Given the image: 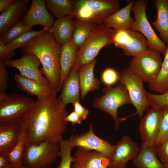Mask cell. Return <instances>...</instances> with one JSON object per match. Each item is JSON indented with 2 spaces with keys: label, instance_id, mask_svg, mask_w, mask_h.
I'll list each match as a JSON object with an SVG mask.
<instances>
[{
  "label": "cell",
  "instance_id": "6da1fadb",
  "mask_svg": "<svg viewBox=\"0 0 168 168\" xmlns=\"http://www.w3.org/2000/svg\"><path fill=\"white\" fill-rule=\"evenodd\" d=\"M57 94L37 98L20 121L25 126L26 144L45 142L58 144L63 138L68 123L65 118L68 114Z\"/></svg>",
  "mask_w": 168,
  "mask_h": 168
},
{
  "label": "cell",
  "instance_id": "7a4b0ae2",
  "mask_svg": "<svg viewBox=\"0 0 168 168\" xmlns=\"http://www.w3.org/2000/svg\"><path fill=\"white\" fill-rule=\"evenodd\" d=\"M44 30L21 48L20 52L35 56L42 66L41 72L49 81L52 88L60 91V56L61 46L55 40L49 29Z\"/></svg>",
  "mask_w": 168,
  "mask_h": 168
},
{
  "label": "cell",
  "instance_id": "3957f363",
  "mask_svg": "<svg viewBox=\"0 0 168 168\" xmlns=\"http://www.w3.org/2000/svg\"><path fill=\"white\" fill-rule=\"evenodd\" d=\"M114 33V30L102 23L96 26L78 49L73 68L79 71L82 66L95 59L102 49L113 44Z\"/></svg>",
  "mask_w": 168,
  "mask_h": 168
},
{
  "label": "cell",
  "instance_id": "277c9868",
  "mask_svg": "<svg viewBox=\"0 0 168 168\" xmlns=\"http://www.w3.org/2000/svg\"><path fill=\"white\" fill-rule=\"evenodd\" d=\"M74 10L69 16L73 19L92 21L98 24L119 9L118 0H71Z\"/></svg>",
  "mask_w": 168,
  "mask_h": 168
},
{
  "label": "cell",
  "instance_id": "5b68a950",
  "mask_svg": "<svg viewBox=\"0 0 168 168\" xmlns=\"http://www.w3.org/2000/svg\"><path fill=\"white\" fill-rule=\"evenodd\" d=\"M102 91V95L94 99L93 106L112 116L114 121L115 128L118 130L119 123L124 119L118 117V109L125 105L132 104L128 92L125 86L120 82L114 87L105 86Z\"/></svg>",
  "mask_w": 168,
  "mask_h": 168
},
{
  "label": "cell",
  "instance_id": "8992f818",
  "mask_svg": "<svg viewBox=\"0 0 168 168\" xmlns=\"http://www.w3.org/2000/svg\"><path fill=\"white\" fill-rule=\"evenodd\" d=\"M60 156L58 144L45 142L36 145L26 144L22 165L29 168H50Z\"/></svg>",
  "mask_w": 168,
  "mask_h": 168
},
{
  "label": "cell",
  "instance_id": "52a82bcc",
  "mask_svg": "<svg viewBox=\"0 0 168 168\" xmlns=\"http://www.w3.org/2000/svg\"><path fill=\"white\" fill-rule=\"evenodd\" d=\"M148 3L147 0L134 1L132 9L134 20L129 29L142 34L146 39L148 47L155 49L164 55L167 45L156 35L148 20L146 9Z\"/></svg>",
  "mask_w": 168,
  "mask_h": 168
},
{
  "label": "cell",
  "instance_id": "ba28073f",
  "mask_svg": "<svg viewBox=\"0 0 168 168\" xmlns=\"http://www.w3.org/2000/svg\"><path fill=\"white\" fill-rule=\"evenodd\" d=\"M161 54L157 50L147 47L133 57L128 68L144 82L149 84L156 78L161 69L163 61Z\"/></svg>",
  "mask_w": 168,
  "mask_h": 168
},
{
  "label": "cell",
  "instance_id": "9c48e42d",
  "mask_svg": "<svg viewBox=\"0 0 168 168\" xmlns=\"http://www.w3.org/2000/svg\"><path fill=\"white\" fill-rule=\"evenodd\" d=\"M35 102L21 95L0 91V122H19Z\"/></svg>",
  "mask_w": 168,
  "mask_h": 168
},
{
  "label": "cell",
  "instance_id": "30bf717a",
  "mask_svg": "<svg viewBox=\"0 0 168 168\" xmlns=\"http://www.w3.org/2000/svg\"><path fill=\"white\" fill-rule=\"evenodd\" d=\"M119 82L123 84L128 92L131 102L136 109L140 119L151 106L147 99L143 81L133 73L128 67L123 69L119 73Z\"/></svg>",
  "mask_w": 168,
  "mask_h": 168
},
{
  "label": "cell",
  "instance_id": "8fae6325",
  "mask_svg": "<svg viewBox=\"0 0 168 168\" xmlns=\"http://www.w3.org/2000/svg\"><path fill=\"white\" fill-rule=\"evenodd\" d=\"M74 148L77 147L99 152L110 159L114 152L115 145L108 140L100 138L95 134L93 126L90 124L88 131L80 135H73L69 139Z\"/></svg>",
  "mask_w": 168,
  "mask_h": 168
},
{
  "label": "cell",
  "instance_id": "7c38bea8",
  "mask_svg": "<svg viewBox=\"0 0 168 168\" xmlns=\"http://www.w3.org/2000/svg\"><path fill=\"white\" fill-rule=\"evenodd\" d=\"M4 62L7 67L18 70L21 75L35 80L45 86H51L48 80L42 75L39 69L41 63L34 55L24 54L18 59Z\"/></svg>",
  "mask_w": 168,
  "mask_h": 168
},
{
  "label": "cell",
  "instance_id": "4fadbf2b",
  "mask_svg": "<svg viewBox=\"0 0 168 168\" xmlns=\"http://www.w3.org/2000/svg\"><path fill=\"white\" fill-rule=\"evenodd\" d=\"M161 111L152 107L142 118L139 131L142 143L148 146H154L160 128Z\"/></svg>",
  "mask_w": 168,
  "mask_h": 168
},
{
  "label": "cell",
  "instance_id": "5bb4252c",
  "mask_svg": "<svg viewBox=\"0 0 168 168\" xmlns=\"http://www.w3.org/2000/svg\"><path fill=\"white\" fill-rule=\"evenodd\" d=\"M21 18L25 25L32 27L40 25L47 30L51 27L54 22L52 15L46 7L45 0H32L29 9Z\"/></svg>",
  "mask_w": 168,
  "mask_h": 168
},
{
  "label": "cell",
  "instance_id": "9a60e30c",
  "mask_svg": "<svg viewBox=\"0 0 168 168\" xmlns=\"http://www.w3.org/2000/svg\"><path fill=\"white\" fill-rule=\"evenodd\" d=\"M110 162L99 152L80 147L72 156L71 168H109Z\"/></svg>",
  "mask_w": 168,
  "mask_h": 168
},
{
  "label": "cell",
  "instance_id": "2e32d148",
  "mask_svg": "<svg viewBox=\"0 0 168 168\" xmlns=\"http://www.w3.org/2000/svg\"><path fill=\"white\" fill-rule=\"evenodd\" d=\"M139 146L128 136H124L115 145L109 168H124L127 162L138 154Z\"/></svg>",
  "mask_w": 168,
  "mask_h": 168
},
{
  "label": "cell",
  "instance_id": "e0dca14e",
  "mask_svg": "<svg viewBox=\"0 0 168 168\" xmlns=\"http://www.w3.org/2000/svg\"><path fill=\"white\" fill-rule=\"evenodd\" d=\"M30 0H14L10 6L0 14V35L16 24L27 11Z\"/></svg>",
  "mask_w": 168,
  "mask_h": 168
},
{
  "label": "cell",
  "instance_id": "ac0fdd59",
  "mask_svg": "<svg viewBox=\"0 0 168 168\" xmlns=\"http://www.w3.org/2000/svg\"><path fill=\"white\" fill-rule=\"evenodd\" d=\"M61 90V93L58 97L65 106L79 102L81 97L78 70L72 68L63 82Z\"/></svg>",
  "mask_w": 168,
  "mask_h": 168
},
{
  "label": "cell",
  "instance_id": "d6986e66",
  "mask_svg": "<svg viewBox=\"0 0 168 168\" xmlns=\"http://www.w3.org/2000/svg\"><path fill=\"white\" fill-rule=\"evenodd\" d=\"M20 122H0V155H8L19 137Z\"/></svg>",
  "mask_w": 168,
  "mask_h": 168
},
{
  "label": "cell",
  "instance_id": "ffe728a7",
  "mask_svg": "<svg viewBox=\"0 0 168 168\" xmlns=\"http://www.w3.org/2000/svg\"><path fill=\"white\" fill-rule=\"evenodd\" d=\"M14 78L20 89L28 94L35 95L37 98L48 97L57 92L50 86H45L35 80L20 73H16Z\"/></svg>",
  "mask_w": 168,
  "mask_h": 168
},
{
  "label": "cell",
  "instance_id": "44dd1931",
  "mask_svg": "<svg viewBox=\"0 0 168 168\" xmlns=\"http://www.w3.org/2000/svg\"><path fill=\"white\" fill-rule=\"evenodd\" d=\"M134 2V1H131L124 7L107 16L102 23L114 30L129 29L134 20L130 15Z\"/></svg>",
  "mask_w": 168,
  "mask_h": 168
},
{
  "label": "cell",
  "instance_id": "7402d4cb",
  "mask_svg": "<svg viewBox=\"0 0 168 168\" xmlns=\"http://www.w3.org/2000/svg\"><path fill=\"white\" fill-rule=\"evenodd\" d=\"M95 58L82 66L79 70L81 98L83 100L90 92L96 91L100 88V81L95 77L94 69L96 63Z\"/></svg>",
  "mask_w": 168,
  "mask_h": 168
},
{
  "label": "cell",
  "instance_id": "603a6c76",
  "mask_svg": "<svg viewBox=\"0 0 168 168\" xmlns=\"http://www.w3.org/2000/svg\"><path fill=\"white\" fill-rule=\"evenodd\" d=\"M78 49L72 39L61 46L60 56L61 67L60 90L63 82L74 65Z\"/></svg>",
  "mask_w": 168,
  "mask_h": 168
},
{
  "label": "cell",
  "instance_id": "cb8c5ba5",
  "mask_svg": "<svg viewBox=\"0 0 168 168\" xmlns=\"http://www.w3.org/2000/svg\"><path fill=\"white\" fill-rule=\"evenodd\" d=\"M74 20L69 15L58 19L49 30L60 46L72 39L74 30Z\"/></svg>",
  "mask_w": 168,
  "mask_h": 168
},
{
  "label": "cell",
  "instance_id": "d4e9b609",
  "mask_svg": "<svg viewBox=\"0 0 168 168\" xmlns=\"http://www.w3.org/2000/svg\"><path fill=\"white\" fill-rule=\"evenodd\" d=\"M155 146L142 143L137 155L132 161L137 168H167L158 160Z\"/></svg>",
  "mask_w": 168,
  "mask_h": 168
},
{
  "label": "cell",
  "instance_id": "484cf974",
  "mask_svg": "<svg viewBox=\"0 0 168 168\" xmlns=\"http://www.w3.org/2000/svg\"><path fill=\"white\" fill-rule=\"evenodd\" d=\"M157 10L156 20L152 23L159 32L162 40L168 44V0H155Z\"/></svg>",
  "mask_w": 168,
  "mask_h": 168
},
{
  "label": "cell",
  "instance_id": "4316f807",
  "mask_svg": "<svg viewBox=\"0 0 168 168\" xmlns=\"http://www.w3.org/2000/svg\"><path fill=\"white\" fill-rule=\"evenodd\" d=\"M74 20L75 28L72 39L78 49L96 26L99 24L88 20L76 19Z\"/></svg>",
  "mask_w": 168,
  "mask_h": 168
},
{
  "label": "cell",
  "instance_id": "83f0119b",
  "mask_svg": "<svg viewBox=\"0 0 168 168\" xmlns=\"http://www.w3.org/2000/svg\"><path fill=\"white\" fill-rule=\"evenodd\" d=\"M130 33L128 42L122 49L124 55L133 57L143 52L148 47L147 44L146 38L141 33L130 29Z\"/></svg>",
  "mask_w": 168,
  "mask_h": 168
},
{
  "label": "cell",
  "instance_id": "f1b7e54d",
  "mask_svg": "<svg viewBox=\"0 0 168 168\" xmlns=\"http://www.w3.org/2000/svg\"><path fill=\"white\" fill-rule=\"evenodd\" d=\"M160 71L156 78L149 84L150 89L163 94L168 90V44Z\"/></svg>",
  "mask_w": 168,
  "mask_h": 168
},
{
  "label": "cell",
  "instance_id": "f546056e",
  "mask_svg": "<svg viewBox=\"0 0 168 168\" xmlns=\"http://www.w3.org/2000/svg\"><path fill=\"white\" fill-rule=\"evenodd\" d=\"M20 122L22 126L20 135L16 144L8 154L13 168L18 167L22 165L24 152L26 144L25 126Z\"/></svg>",
  "mask_w": 168,
  "mask_h": 168
},
{
  "label": "cell",
  "instance_id": "4dcf8cb0",
  "mask_svg": "<svg viewBox=\"0 0 168 168\" xmlns=\"http://www.w3.org/2000/svg\"><path fill=\"white\" fill-rule=\"evenodd\" d=\"M46 7L58 19L69 15L74 10L71 0H45Z\"/></svg>",
  "mask_w": 168,
  "mask_h": 168
},
{
  "label": "cell",
  "instance_id": "1f68e13d",
  "mask_svg": "<svg viewBox=\"0 0 168 168\" xmlns=\"http://www.w3.org/2000/svg\"><path fill=\"white\" fill-rule=\"evenodd\" d=\"M32 27L30 26L24 25L21 20H20L0 36V40L6 45L25 32L32 30Z\"/></svg>",
  "mask_w": 168,
  "mask_h": 168
},
{
  "label": "cell",
  "instance_id": "d6a6232c",
  "mask_svg": "<svg viewBox=\"0 0 168 168\" xmlns=\"http://www.w3.org/2000/svg\"><path fill=\"white\" fill-rule=\"evenodd\" d=\"M60 148L61 162L55 168H71L72 151L73 148L69 139L62 138L58 143Z\"/></svg>",
  "mask_w": 168,
  "mask_h": 168
},
{
  "label": "cell",
  "instance_id": "836d02e7",
  "mask_svg": "<svg viewBox=\"0 0 168 168\" xmlns=\"http://www.w3.org/2000/svg\"><path fill=\"white\" fill-rule=\"evenodd\" d=\"M161 111L160 128L154 146H157L168 138V105H165L160 110Z\"/></svg>",
  "mask_w": 168,
  "mask_h": 168
},
{
  "label": "cell",
  "instance_id": "e575fe53",
  "mask_svg": "<svg viewBox=\"0 0 168 168\" xmlns=\"http://www.w3.org/2000/svg\"><path fill=\"white\" fill-rule=\"evenodd\" d=\"M44 30V29H43L40 30H32L27 31L6 45L14 50L18 48H22Z\"/></svg>",
  "mask_w": 168,
  "mask_h": 168
},
{
  "label": "cell",
  "instance_id": "d590c367",
  "mask_svg": "<svg viewBox=\"0 0 168 168\" xmlns=\"http://www.w3.org/2000/svg\"><path fill=\"white\" fill-rule=\"evenodd\" d=\"M147 99L152 107L160 110L168 105V91L163 94H153L146 91Z\"/></svg>",
  "mask_w": 168,
  "mask_h": 168
},
{
  "label": "cell",
  "instance_id": "8d00e7d4",
  "mask_svg": "<svg viewBox=\"0 0 168 168\" xmlns=\"http://www.w3.org/2000/svg\"><path fill=\"white\" fill-rule=\"evenodd\" d=\"M119 73L114 68H109L102 72L101 79L105 86H112L119 81Z\"/></svg>",
  "mask_w": 168,
  "mask_h": 168
},
{
  "label": "cell",
  "instance_id": "74e56055",
  "mask_svg": "<svg viewBox=\"0 0 168 168\" xmlns=\"http://www.w3.org/2000/svg\"><path fill=\"white\" fill-rule=\"evenodd\" d=\"M114 30L113 44L115 47L122 49L128 43L130 38V29Z\"/></svg>",
  "mask_w": 168,
  "mask_h": 168
},
{
  "label": "cell",
  "instance_id": "f35d334b",
  "mask_svg": "<svg viewBox=\"0 0 168 168\" xmlns=\"http://www.w3.org/2000/svg\"><path fill=\"white\" fill-rule=\"evenodd\" d=\"M4 61L0 60V91H5L8 85V71Z\"/></svg>",
  "mask_w": 168,
  "mask_h": 168
},
{
  "label": "cell",
  "instance_id": "ab89813d",
  "mask_svg": "<svg viewBox=\"0 0 168 168\" xmlns=\"http://www.w3.org/2000/svg\"><path fill=\"white\" fill-rule=\"evenodd\" d=\"M156 154L161 161L168 165V138L161 144L156 147Z\"/></svg>",
  "mask_w": 168,
  "mask_h": 168
},
{
  "label": "cell",
  "instance_id": "60d3db41",
  "mask_svg": "<svg viewBox=\"0 0 168 168\" xmlns=\"http://www.w3.org/2000/svg\"><path fill=\"white\" fill-rule=\"evenodd\" d=\"M15 55L14 50L4 44L0 40V60L5 61L10 60Z\"/></svg>",
  "mask_w": 168,
  "mask_h": 168
},
{
  "label": "cell",
  "instance_id": "b9f144b4",
  "mask_svg": "<svg viewBox=\"0 0 168 168\" xmlns=\"http://www.w3.org/2000/svg\"><path fill=\"white\" fill-rule=\"evenodd\" d=\"M73 105L74 110L80 116L82 121L85 120L89 113V109L83 107L79 101L75 102Z\"/></svg>",
  "mask_w": 168,
  "mask_h": 168
},
{
  "label": "cell",
  "instance_id": "7bdbcfd3",
  "mask_svg": "<svg viewBox=\"0 0 168 168\" xmlns=\"http://www.w3.org/2000/svg\"><path fill=\"white\" fill-rule=\"evenodd\" d=\"M65 120L68 122L71 123L73 126L75 124H80L82 122L80 116L74 110L68 115Z\"/></svg>",
  "mask_w": 168,
  "mask_h": 168
},
{
  "label": "cell",
  "instance_id": "ee69618b",
  "mask_svg": "<svg viewBox=\"0 0 168 168\" xmlns=\"http://www.w3.org/2000/svg\"><path fill=\"white\" fill-rule=\"evenodd\" d=\"M0 168H13L8 155H0Z\"/></svg>",
  "mask_w": 168,
  "mask_h": 168
},
{
  "label": "cell",
  "instance_id": "f6af8a7d",
  "mask_svg": "<svg viewBox=\"0 0 168 168\" xmlns=\"http://www.w3.org/2000/svg\"><path fill=\"white\" fill-rule=\"evenodd\" d=\"M14 0H0V12H2L7 10Z\"/></svg>",
  "mask_w": 168,
  "mask_h": 168
},
{
  "label": "cell",
  "instance_id": "bcb514c9",
  "mask_svg": "<svg viewBox=\"0 0 168 168\" xmlns=\"http://www.w3.org/2000/svg\"><path fill=\"white\" fill-rule=\"evenodd\" d=\"M29 168L25 166H23V165H22L21 166H20V167L17 168ZM50 168H53L51 167ZM54 168H55V167Z\"/></svg>",
  "mask_w": 168,
  "mask_h": 168
},
{
  "label": "cell",
  "instance_id": "7dc6e473",
  "mask_svg": "<svg viewBox=\"0 0 168 168\" xmlns=\"http://www.w3.org/2000/svg\"><path fill=\"white\" fill-rule=\"evenodd\" d=\"M164 165L166 167H167V168H168V165H165V164H164Z\"/></svg>",
  "mask_w": 168,
  "mask_h": 168
},
{
  "label": "cell",
  "instance_id": "c3c4849f",
  "mask_svg": "<svg viewBox=\"0 0 168 168\" xmlns=\"http://www.w3.org/2000/svg\"><path fill=\"white\" fill-rule=\"evenodd\" d=\"M168 91H168H167L166 92H167V91Z\"/></svg>",
  "mask_w": 168,
  "mask_h": 168
},
{
  "label": "cell",
  "instance_id": "681fc988",
  "mask_svg": "<svg viewBox=\"0 0 168 168\" xmlns=\"http://www.w3.org/2000/svg\"><path fill=\"white\" fill-rule=\"evenodd\" d=\"M124 168H126V167H125Z\"/></svg>",
  "mask_w": 168,
  "mask_h": 168
}]
</instances>
